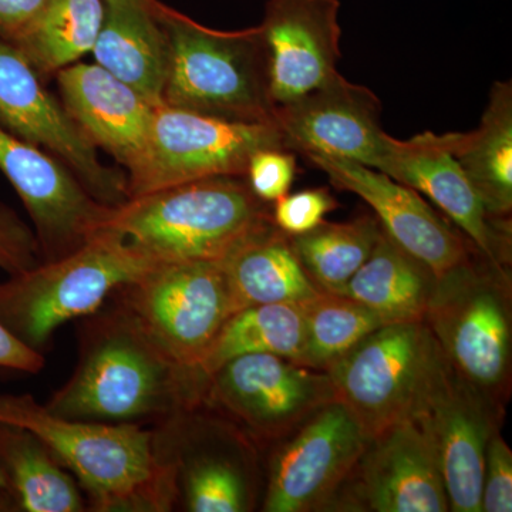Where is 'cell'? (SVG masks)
I'll list each match as a JSON object with an SVG mask.
<instances>
[{
	"mask_svg": "<svg viewBox=\"0 0 512 512\" xmlns=\"http://www.w3.org/2000/svg\"><path fill=\"white\" fill-rule=\"evenodd\" d=\"M205 386L195 370L161 352L117 306L87 330L72 377L43 406L64 419L136 423L190 409Z\"/></svg>",
	"mask_w": 512,
	"mask_h": 512,
	"instance_id": "cell-1",
	"label": "cell"
},
{
	"mask_svg": "<svg viewBox=\"0 0 512 512\" xmlns=\"http://www.w3.org/2000/svg\"><path fill=\"white\" fill-rule=\"evenodd\" d=\"M0 423L35 434L89 494L96 511H168L177 466L136 423L64 419L30 394H0Z\"/></svg>",
	"mask_w": 512,
	"mask_h": 512,
	"instance_id": "cell-2",
	"label": "cell"
},
{
	"mask_svg": "<svg viewBox=\"0 0 512 512\" xmlns=\"http://www.w3.org/2000/svg\"><path fill=\"white\" fill-rule=\"evenodd\" d=\"M271 222L245 175H220L128 198L101 228L158 261L222 262Z\"/></svg>",
	"mask_w": 512,
	"mask_h": 512,
	"instance_id": "cell-3",
	"label": "cell"
},
{
	"mask_svg": "<svg viewBox=\"0 0 512 512\" xmlns=\"http://www.w3.org/2000/svg\"><path fill=\"white\" fill-rule=\"evenodd\" d=\"M160 262L123 235L101 228L70 254L0 282V322L42 353L60 326L96 315L110 296Z\"/></svg>",
	"mask_w": 512,
	"mask_h": 512,
	"instance_id": "cell-4",
	"label": "cell"
},
{
	"mask_svg": "<svg viewBox=\"0 0 512 512\" xmlns=\"http://www.w3.org/2000/svg\"><path fill=\"white\" fill-rule=\"evenodd\" d=\"M170 39L163 103L215 119L276 126L261 26L221 32L165 6Z\"/></svg>",
	"mask_w": 512,
	"mask_h": 512,
	"instance_id": "cell-5",
	"label": "cell"
},
{
	"mask_svg": "<svg viewBox=\"0 0 512 512\" xmlns=\"http://www.w3.org/2000/svg\"><path fill=\"white\" fill-rule=\"evenodd\" d=\"M424 322L461 379L495 412L511 392V281L507 266L477 254L436 279Z\"/></svg>",
	"mask_w": 512,
	"mask_h": 512,
	"instance_id": "cell-6",
	"label": "cell"
},
{
	"mask_svg": "<svg viewBox=\"0 0 512 512\" xmlns=\"http://www.w3.org/2000/svg\"><path fill=\"white\" fill-rule=\"evenodd\" d=\"M444 355L424 320L384 325L325 372L367 439L414 416Z\"/></svg>",
	"mask_w": 512,
	"mask_h": 512,
	"instance_id": "cell-7",
	"label": "cell"
},
{
	"mask_svg": "<svg viewBox=\"0 0 512 512\" xmlns=\"http://www.w3.org/2000/svg\"><path fill=\"white\" fill-rule=\"evenodd\" d=\"M114 295L121 311L161 352L195 372L234 315L221 262H160Z\"/></svg>",
	"mask_w": 512,
	"mask_h": 512,
	"instance_id": "cell-8",
	"label": "cell"
},
{
	"mask_svg": "<svg viewBox=\"0 0 512 512\" xmlns=\"http://www.w3.org/2000/svg\"><path fill=\"white\" fill-rule=\"evenodd\" d=\"M265 148H285L278 127L158 104L146 148L126 173L128 198L202 178L245 175L249 158Z\"/></svg>",
	"mask_w": 512,
	"mask_h": 512,
	"instance_id": "cell-9",
	"label": "cell"
},
{
	"mask_svg": "<svg viewBox=\"0 0 512 512\" xmlns=\"http://www.w3.org/2000/svg\"><path fill=\"white\" fill-rule=\"evenodd\" d=\"M0 126L62 161L101 204L116 208L128 200L126 173L101 163L97 148L70 119L62 101L47 92L28 59L3 37Z\"/></svg>",
	"mask_w": 512,
	"mask_h": 512,
	"instance_id": "cell-10",
	"label": "cell"
},
{
	"mask_svg": "<svg viewBox=\"0 0 512 512\" xmlns=\"http://www.w3.org/2000/svg\"><path fill=\"white\" fill-rule=\"evenodd\" d=\"M202 399L256 436L275 439L291 433L336 397L325 370L254 353L222 365L207 380Z\"/></svg>",
	"mask_w": 512,
	"mask_h": 512,
	"instance_id": "cell-11",
	"label": "cell"
},
{
	"mask_svg": "<svg viewBox=\"0 0 512 512\" xmlns=\"http://www.w3.org/2000/svg\"><path fill=\"white\" fill-rule=\"evenodd\" d=\"M0 173L28 211L42 262L55 261L82 247L113 210L97 201L62 161L2 126Z\"/></svg>",
	"mask_w": 512,
	"mask_h": 512,
	"instance_id": "cell-12",
	"label": "cell"
},
{
	"mask_svg": "<svg viewBox=\"0 0 512 512\" xmlns=\"http://www.w3.org/2000/svg\"><path fill=\"white\" fill-rule=\"evenodd\" d=\"M367 444L365 431L342 403L326 404L276 453L264 511L306 512L332 504Z\"/></svg>",
	"mask_w": 512,
	"mask_h": 512,
	"instance_id": "cell-13",
	"label": "cell"
},
{
	"mask_svg": "<svg viewBox=\"0 0 512 512\" xmlns=\"http://www.w3.org/2000/svg\"><path fill=\"white\" fill-rule=\"evenodd\" d=\"M376 170L429 197L485 258L504 266L510 262V221L485 210L453 156L451 133L426 131L409 140L387 134Z\"/></svg>",
	"mask_w": 512,
	"mask_h": 512,
	"instance_id": "cell-14",
	"label": "cell"
},
{
	"mask_svg": "<svg viewBox=\"0 0 512 512\" xmlns=\"http://www.w3.org/2000/svg\"><path fill=\"white\" fill-rule=\"evenodd\" d=\"M303 157L328 175L333 187L362 198L375 211L383 231L404 251L426 265L436 279L466 265L480 254L466 235L441 220L412 188L345 158L316 154Z\"/></svg>",
	"mask_w": 512,
	"mask_h": 512,
	"instance_id": "cell-15",
	"label": "cell"
},
{
	"mask_svg": "<svg viewBox=\"0 0 512 512\" xmlns=\"http://www.w3.org/2000/svg\"><path fill=\"white\" fill-rule=\"evenodd\" d=\"M348 481L355 510L450 511L436 444L420 414L369 440Z\"/></svg>",
	"mask_w": 512,
	"mask_h": 512,
	"instance_id": "cell-16",
	"label": "cell"
},
{
	"mask_svg": "<svg viewBox=\"0 0 512 512\" xmlns=\"http://www.w3.org/2000/svg\"><path fill=\"white\" fill-rule=\"evenodd\" d=\"M380 119L379 97L342 74L276 107V127L286 150L345 158L373 170L382 160L387 137Z\"/></svg>",
	"mask_w": 512,
	"mask_h": 512,
	"instance_id": "cell-17",
	"label": "cell"
},
{
	"mask_svg": "<svg viewBox=\"0 0 512 512\" xmlns=\"http://www.w3.org/2000/svg\"><path fill=\"white\" fill-rule=\"evenodd\" d=\"M416 414L426 420L436 444L450 511L481 512L485 451L501 414L446 357Z\"/></svg>",
	"mask_w": 512,
	"mask_h": 512,
	"instance_id": "cell-18",
	"label": "cell"
},
{
	"mask_svg": "<svg viewBox=\"0 0 512 512\" xmlns=\"http://www.w3.org/2000/svg\"><path fill=\"white\" fill-rule=\"evenodd\" d=\"M340 0H268L261 29L275 106L339 76Z\"/></svg>",
	"mask_w": 512,
	"mask_h": 512,
	"instance_id": "cell-19",
	"label": "cell"
},
{
	"mask_svg": "<svg viewBox=\"0 0 512 512\" xmlns=\"http://www.w3.org/2000/svg\"><path fill=\"white\" fill-rule=\"evenodd\" d=\"M55 77L70 119L127 173L146 148L156 104L97 63L77 62Z\"/></svg>",
	"mask_w": 512,
	"mask_h": 512,
	"instance_id": "cell-20",
	"label": "cell"
},
{
	"mask_svg": "<svg viewBox=\"0 0 512 512\" xmlns=\"http://www.w3.org/2000/svg\"><path fill=\"white\" fill-rule=\"evenodd\" d=\"M103 20L94 59L151 103H163L170 39L158 0H101Z\"/></svg>",
	"mask_w": 512,
	"mask_h": 512,
	"instance_id": "cell-21",
	"label": "cell"
},
{
	"mask_svg": "<svg viewBox=\"0 0 512 512\" xmlns=\"http://www.w3.org/2000/svg\"><path fill=\"white\" fill-rule=\"evenodd\" d=\"M221 264L234 313L269 303L303 306L320 293L293 251L289 235L274 221L242 242Z\"/></svg>",
	"mask_w": 512,
	"mask_h": 512,
	"instance_id": "cell-22",
	"label": "cell"
},
{
	"mask_svg": "<svg viewBox=\"0 0 512 512\" xmlns=\"http://www.w3.org/2000/svg\"><path fill=\"white\" fill-rule=\"evenodd\" d=\"M451 151L485 210L505 220L512 210V83L495 82L476 130L451 133Z\"/></svg>",
	"mask_w": 512,
	"mask_h": 512,
	"instance_id": "cell-23",
	"label": "cell"
},
{
	"mask_svg": "<svg viewBox=\"0 0 512 512\" xmlns=\"http://www.w3.org/2000/svg\"><path fill=\"white\" fill-rule=\"evenodd\" d=\"M436 276L380 232L372 254L338 295L362 303L384 322L424 320Z\"/></svg>",
	"mask_w": 512,
	"mask_h": 512,
	"instance_id": "cell-24",
	"label": "cell"
},
{
	"mask_svg": "<svg viewBox=\"0 0 512 512\" xmlns=\"http://www.w3.org/2000/svg\"><path fill=\"white\" fill-rule=\"evenodd\" d=\"M0 467L10 505L25 512L86 510L74 478L35 434L0 423Z\"/></svg>",
	"mask_w": 512,
	"mask_h": 512,
	"instance_id": "cell-25",
	"label": "cell"
},
{
	"mask_svg": "<svg viewBox=\"0 0 512 512\" xmlns=\"http://www.w3.org/2000/svg\"><path fill=\"white\" fill-rule=\"evenodd\" d=\"M305 349L303 308L291 303L248 306L229 316L197 367L210 379L222 365L238 356L271 353L301 363Z\"/></svg>",
	"mask_w": 512,
	"mask_h": 512,
	"instance_id": "cell-26",
	"label": "cell"
},
{
	"mask_svg": "<svg viewBox=\"0 0 512 512\" xmlns=\"http://www.w3.org/2000/svg\"><path fill=\"white\" fill-rule=\"evenodd\" d=\"M101 20V0H49L12 45L46 80L93 52Z\"/></svg>",
	"mask_w": 512,
	"mask_h": 512,
	"instance_id": "cell-27",
	"label": "cell"
},
{
	"mask_svg": "<svg viewBox=\"0 0 512 512\" xmlns=\"http://www.w3.org/2000/svg\"><path fill=\"white\" fill-rule=\"evenodd\" d=\"M382 225L363 215L346 222L323 221L305 234L289 237L303 269L320 291L340 293L372 254Z\"/></svg>",
	"mask_w": 512,
	"mask_h": 512,
	"instance_id": "cell-28",
	"label": "cell"
},
{
	"mask_svg": "<svg viewBox=\"0 0 512 512\" xmlns=\"http://www.w3.org/2000/svg\"><path fill=\"white\" fill-rule=\"evenodd\" d=\"M302 308L305 349L301 365L313 369H328L370 333L387 325L362 303L336 293L320 291Z\"/></svg>",
	"mask_w": 512,
	"mask_h": 512,
	"instance_id": "cell-29",
	"label": "cell"
},
{
	"mask_svg": "<svg viewBox=\"0 0 512 512\" xmlns=\"http://www.w3.org/2000/svg\"><path fill=\"white\" fill-rule=\"evenodd\" d=\"M185 501L192 512H241L248 510L244 478L227 461L202 458L188 468Z\"/></svg>",
	"mask_w": 512,
	"mask_h": 512,
	"instance_id": "cell-30",
	"label": "cell"
},
{
	"mask_svg": "<svg viewBox=\"0 0 512 512\" xmlns=\"http://www.w3.org/2000/svg\"><path fill=\"white\" fill-rule=\"evenodd\" d=\"M295 173V153L285 148H265L249 158L245 178L259 200L274 204L291 190Z\"/></svg>",
	"mask_w": 512,
	"mask_h": 512,
	"instance_id": "cell-31",
	"label": "cell"
},
{
	"mask_svg": "<svg viewBox=\"0 0 512 512\" xmlns=\"http://www.w3.org/2000/svg\"><path fill=\"white\" fill-rule=\"evenodd\" d=\"M336 207L338 202L326 188L299 191L274 202L272 221L286 235L295 237L318 227Z\"/></svg>",
	"mask_w": 512,
	"mask_h": 512,
	"instance_id": "cell-32",
	"label": "cell"
},
{
	"mask_svg": "<svg viewBox=\"0 0 512 512\" xmlns=\"http://www.w3.org/2000/svg\"><path fill=\"white\" fill-rule=\"evenodd\" d=\"M40 262L42 252L32 225L9 205L0 202V269L15 275Z\"/></svg>",
	"mask_w": 512,
	"mask_h": 512,
	"instance_id": "cell-33",
	"label": "cell"
},
{
	"mask_svg": "<svg viewBox=\"0 0 512 512\" xmlns=\"http://www.w3.org/2000/svg\"><path fill=\"white\" fill-rule=\"evenodd\" d=\"M512 511V451L498 430L485 451L481 512Z\"/></svg>",
	"mask_w": 512,
	"mask_h": 512,
	"instance_id": "cell-34",
	"label": "cell"
},
{
	"mask_svg": "<svg viewBox=\"0 0 512 512\" xmlns=\"http://www.w3.org/2000/svg\"><path fill=\"white\" fill-rule=\"evenodd\" d=\"M49 0H0V37L15 42L46 8Z\"/></svg>",
	"mask_w": 512,
	"mask_h": 512,
	"instance_id": "cell-35",
	"label": "cell"
},
{
	"mask_svg": "<svg viewBox=\"0 0 512 512\" xmlns=\"http://www.w3.org/2000/svg\"><path fill=\"white\" fill-rule=\"evenodd\" d=\"M45 356L20 342L2 322H0V369L36 375L45 367Z\"/></svg>",
	"mask_w": 512,
	"mask_h": 512,
	"instance_id": "cell-36",
	"label": "cell"
},
{
	"mask_svg": "<svg viewBox=\"0 0 512 512\" xmlns=\"http://www.w3.org/2000/svg\"><path fill=\"white\" fill-rule=\"evenodd\" d=\"M10 505L8 494V483H6L5 474L0 467V507H8Z\"/></svg>",
	"mask_w": 512,
	"mask_h": 512,
	"instance_id": "cell-37",
	"label": "cell"
}]
</instances>
